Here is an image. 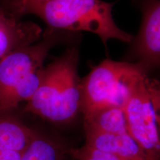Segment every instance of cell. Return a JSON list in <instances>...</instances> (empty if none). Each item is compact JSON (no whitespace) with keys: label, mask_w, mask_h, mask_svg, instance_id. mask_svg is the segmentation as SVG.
Here are the masks:
<instances>
[{"label":"cell","mask_w":160,"mask_h":160,"mask_svg":"<svg viewBox=\"0 0 160 160\" xmlns=\"http://www.w3.org/2000/svg\"><path fill=\"white\" fill-rule=\"evenodd\" d=\"M5 0H0V4H2L3 2H5Z\"/></svg>","instance_id":"14"},{"label":"cell","mask_w":160,"mask_h":160,"mask_svg":"<svg viewBox=\"0 0 160 160\" xmlns=\"http://www.w3.org/2000/svg\"><path fill=\"white\" fill-rule=\"evenodd\" d=\"M113 4L102 0H47L20 4L6 9L17 17L33 14L53 30L91 32L106 45L115 39L131 42L133 37L116 25Z\"/></svg>","instance_id":"1"},{"label":"cell","mask_w":160,"mask_h":160,"mask_svg":"<svg viewBox=\"0 0 160 160\" xmlns=\"http://www.w3.org/2000/svg\"><path fill=\"white\" fill-rule=\"evenodd\" d=\"M148 72L139 63L105 59L81 81L83 114L108 106L123 108L130 90Z\"/></svg>","instance_id":"4"},{"label":"cell","mask_w":160,"mask_h":160,"mask_svg":"<svg viewBox=\"0 0 160 160\" xmlns=\"http://www.w3.org/2000/svg\"><path fill=\"white\" fill-rule=\"evenodd\" d=\"M142 19L133 42L132 53L146 71L157 68L160 60L159 0H143Z\"/></svg>","instance_id":"6"},{"label":"cell","mask_w":160,"mask_h":160,"mask_svg":"<svg viewBox=\"0 0 160 160\" xmlns=\"http://www.w3.org/2000/svg\"><path fill=\"white\" fill-rule=\"evenodd\" d=\"M48 28L39 42L20 48L0 59V112L13 111L39 87L48 53L58 41Z\"/></svg>","instance_id":"3"},{"label":"cell","mask_w":160,"mask_h":160,"mask_svg":"<svg viewBox=\"0 0 160 160\" xmlns=\"http://www.w3.org/2000/svg\"><path fill=\"white\" fill-rule=\"evenodd\" d=\"M68 150L57 140L37 132L19 160H64Z\"/></svg>","instance_id":"11"},{"label":"cell","mask_w":160,"mask_h":160,"mask_svg":"<svg viewBox=\"0 0 160 160\" xmlns=\"http://www.w3.org/2000/svg\"><path fill=\"white\" fill-rule=\"evenodd\" d=\"M42 35L37 24L22 21L0 5V59L15 50L37 42Z\"/></svg>","instance_id":"7"},{"label":"cell","mask_w":160,"mask_h":160,"mask_svg":"<svg viewBox=\"0 0 160 160\" xmlns=\"http://www.w3.org/2000/svg\"><path fill=\"white\" fill-rule=\"evenodd\" d=\"M68 153L77 160H127L111 153L100 151L85 144L79 148L69 150Z\"/></svg>","instance_id":"12"},{"label":"cell","mask_w":160,"mask_h":160,"mask_svg":"<svg viewBox=\"0 0 160 160\" xmlns=\"http://www.w3.org/2000/svg\"><path fill=\"white\" fill-rule=\"evenodd\" d=\"M128 134L148 160H159V91L156 82L144 76L133 84L123 108Z\"/></svg>","instance_id":"5"},{"label":"cell","mask_w":160,"mask_h":160,"mask_svg":"<svg viewBox=\"0 0 160 160\" xmlns=\"http://www.w3.org/2000/svg\"><path fill=\"white\" fill-rule=\"evenodd\" d=\"M12 112H0V160H19L37 133Z\"/></svg>","instance_id":"8"},{"label":"cell","mask_w":160,"mask_h":160,"mask_svg":"<svg viewBox=\"0 0 160 160\" xmlns=\"http://www.w3.org/2000/svg\"><path fill=\"white\" fill-rule=\"evenodd\" d=\"M79 55L68 49L43 68L39 87L24 111L55 123H68L81 111V81L77 73Z\"/></svg>","instance_id":"2"},{"label":"cell","mask_w":160,"mask_h":160,"mask_svg":"<svg viewBox=\"0 0 160 160\" xmlns=\"http://www.w3.org/2000/svg\"><path fill=\"white\" fill-rule=\"evenodd\" d=\"M84 127L105 133H128L123 108L115 106L100 108L84 114Z\"/></svg>","instance_id":"10"},{"label":"cell","mask_w":160,"mask_h":160,"mask_svg":"<svg viewBox=\"0 0 160 160\" xmlns=\"http://www.w3.org/2000/svg\"><path fill=\"white\" fill-rule=\"evenodd\" d=\"M41 1H47V0H5L2 3L0 4L4 8L8 9L13 6L20 5V4L31 2H41Z\"/></svg>","instance_id":"13"},{"label":"cell","mask_w":160,"mask_h":160,"mask_svg":"<svg viewBox=\"0 0 160 160\" xmlns=\"http://www.w3.org/2000/svg\"><path fill=\"white\" fill-rule=\"evenodd\" d=\"M85 145L127 160H148L128 133H111L85 128Z\"/></svg>","instance_id":"9"}]
</instances>
